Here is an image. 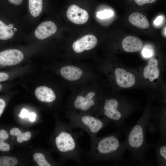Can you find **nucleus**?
I'll use <instances>...</instances> for the list:
<instances>
[{
  "mask_svg": "<svg viewBox=\"0 0 166 166\" xmlns=\"http://www.w3.org/2000/svg\"><path fill=\"white\" fill-rule=\"evenodd\" d=\"M148 97L140 117L134 125L124 130L125 137L123 143L131 154L133 165L137 161L140 165L146 164V154L152 145L147 143V131L154 132L158 129L160 106L155 105V100L151 95L148 94Z\"/></svg>",
  "mask_w": 166,
  "mask_h": 166,
  "instance_id": "f257e3e1",
  "label": "nucleus"
},
{
  "mask_svg": "<svg viewBox=\"0 0 166 166\" xmlns=\"http://www.w3.org/2000/svg\"><path fill=\"white\" fill-rule=\"evenodd\" d=\"M121 130L118 129L108 135L90 138V148L86 157L90 161H111L116 165L121 164L126 150L120 140Z\"/></svg>",
  "mask_w": 166,
  "mask_h": 166,
  "instance_id": "f03ea898",
  "label": "nucleus"
},
{
  "mask_svg": "<svg viewBox=\"0 0 166 166\" xmlns=\"http://www.w3.org/2000/svg\"><path fill=\"white\" fill-rule=\"evenodd\" d=\"M102 98L95 116L109 119L120 129L126 120L140 108L137 100L118 93Z\"/></svg>",
  "mask_w": 166,
  "mask_h": 166,
  "instance_id": "7ed1b4c3",
  "label": "nucleus"
},
{
  "mask_svg": "<svg viewBox=\"0 0 166 166\" xmlns=\"http://www.w3.org/2000/svg\"><path fill=\"white\" fill-rule=\"evenodd\" d=\"M154 56L137 69L141 83L145 90L152 91L153 93L152 95L156 96L166 92L164 78L166 65Z\"/></svg>",
  "mask_w": 166,
  "mask_h": 166,
  "instance_id": "20e7f679",
  "label": "nucleus"
},
{
  "mask_svg": "<svg viewBox=\"0 0 166 166\" xmlns=\"http://www.w3.org/2000/svg\"><path fill=\"white\" fill-rule=\"evenodd\" d=\"M109 66V76L114 88L113 93L134 88L145 90L141 83L137 68L129 67L118 62Z\"/></svg>",
  "mask_w": 166,
  "mask_h": 166,
  "instance_id": "39448f33",
  "label": "nucleus"
},
{
  "mask_svg": "<svg viewBox=\"0 0 166 166\" xmlns=\"http://www.w3.org/2000/svg\"><path fill=\"white\" fill-rule=\"evenodd\" d=\"M72 128L69 124L62 123L61 129L55 138V144L65 161L70 160L80 164L82 150L78 143V135Z\"/></svg>",
  "mask_w": 166,
  "mask_h": 166,
  "instance_id": "423d86ee",
  "label": "nucleus"
},
{
  "mask_svg": "<svg viewBox=\"0 0 166 166\" xmlns=\"http://www.w3.org/2000/svg\"><path fill=\"white\" fill-rule=\"evenodd\" d=\"M73 128H78L87 133L90 137L97 136L99 132L110 125L109 119L89 114H69L66 115Z\"/></svg>",
  "mask_w": 166,
  "mask_h": 166,
  "instance_id": "0eeeda50",
  "label": "nucleus"
},
{
  "mask_svg": "<svg viewBox=\"0 0 166 166\" xmlns=\"http://www.w3.org/2000/svg\"><path fill=\"white\" fill-rule=\"evenodd\" d=\"M23 58V54L17 49H7L0 51V68L17 65Z\"/></svg>",
  "mask_w": 166,
  "mask_h": 166,
  "instance_id": "6e6552de",
  "label": "nucleus"
},
{
  "mask_svg": "<svg viewBox=\"0 0 166 166\" xmlns=\"http://www.w3.org/2000/svg\"><path fill=\"white\" fill-rule=\"evenodd\" d=\"M66 15L70 21L78 25L84 24L89 18V14L86 10L75 5H72L68 8Z\"/></svg>",
  "mask_w": 166,
  "mask_h": 166,
  "instance_id": "1a4fd4ad",
  "label": "nucleus"
},
{
  "mask_svg": "<svg viewBox=\"0 0 166 166\" xmlns=\"http://www.w3.org/2000/svg\"><path fill=\"white\" fill-rule=\"evenodd\" d=\"M97 43V40L93 35L88 34L74 42L72 45L73 50L77 53H81L94 48Z\"/></svg>",
  "mask_w": 166,
  "mask_h": 166,
  "instance_id": "9d476101",
  "label": "nucleus"
},
{
  "mask_svg": "<svg viewBox=\"0 0 166 166\" xmlns=\"http://www.w3.org/2000/svg\"><path fill=\"white\" fill-rule=\"evenodd\" d=\"M57 30V26L54 23L50 21H45L37 27L34 34L38 39L43 40L54 34Z\"/></svg>",
  "mask_w": 166,
  "mask_h": 166,
  "instance_id": "9b49d317",
  "label": "nucleus"
},
{
  "mask_svg": "<svg viewBox=\"0 0 166 166\" xmlns=\"http://www.w3.org/2000/svg\"><path fill=\"white\" fill-rule=\"evenodd\" d=\"M142 41L136 37L128 36L123 40L121 46L123 50L128 53H133L141 50L143 47Z\"/></svg>",
  "mask_w": 166,
  "mask_h": 166,
  "instance_id": "f8f14e48",
  "label": "nucleus"
},
{
  "mask_svg": "<svg viewBox=\"0 0 166 166\" xmlns=\"http://www.w3.org/2000/svg\"><path fill=\"white\" fill-rule=\"evenodd\" d=\"M155 151L157 165L166 166V139L160 138L156 144H152Z\"/></svg>",
  "mask_w": 166,
  "mask_h": 166,
  "instance_id": "ddd939ff",
  "label": "nucleus"
},
{
  "mask_svg": "<svg viewBox=\"0 0 166 166\" xmlns=\"http://www.w3.org/2000/svg\"><path fill=\"white\" fill-rule=\"evenodd\" d=\"M35 95L38 100L45 102H51L56 98V95L52 89L46 86H40L36 88Z\"/></svg>",
  "mask_w": 166,
  "mask_h": 166,
  "instance_id": "4468645a",
  "label": "nucleus"
},
{
  "mask_svg": "<svg viewBox=\"0 0 166 166\" xmlns=\"http://www.w3.org/2000/svg\"><path fill=\"white\" fill-rule=\"evenodd\" d=\"M61 76L65 79L70 81L78 80L82 74V70L79 68L73 65L65 66L60 71Z\"/></svg>",
  "mask_w": 166,
  "mask_h": 166,
  "instance_id": "2eb2a0df",
  "label": "nucleus"
},
{
  "mask_svg": "<svg viewBox=\"0 0 166 166\" xmlns=\"http://www.w3.org/2000/svg\"><path fill=\"white\" fill-rule=\"evenodd\" d=\"M128 20L132 24L140 28L146 29L149 26L147 18L140 13L135 12L129 16Z\"/></svg>",
  "mask_w": 166,
  "mask_h": 166,
  "instance_id": "dca6fc26",
  "label": "nucleus"
},
{
  "mask_svg": "<svg viewBox=\"0 0 166 166\" xmlns=\"http://www.w3.org/2000/svg\"><path fill=\"white\" fill-rule=\"evenodd\" d=\"M166 104H160V109L158 129L160 139H166Z\"/></svg>",
  "mask_w": 166,
  "mask_h": 166,
  "instance_id": "f3484780",
  "label": "nucleus"
},
{
  "mask_svg": "<svg viewBox=\"0 0 166 166\" xmlns=\"http://www.w3.org/2000/svg\"><path fill=\"white\" fill-rule=\"evenodd\" d=\"M14 27L13 24L6 25L0 20V39L6 40L12 38L14 35L12 29Z\"/></svg>",
  "mask_w": 166,
  "mask_h": 166,
  "instance_id": "a211bd4d",
  "label": "nucleus"
},
{
  "mask_svg": "<svg viewBox=\"0 0 166 166\" xmlns=\"http://www.w3.org/2000/svg\"><path fill=\"white\" fill-rule=\"evenodd\" d=\"M42 0H29L30 12L34 17L39 15L42 11Z\"/></svg>",
  "mask_w": 166,
  "mask_h": 166,
  "instance_id": "6ab92c4d",
  "label": "nucleus"
},
{
  "mask_svg": "<svg viewBox=\"0 0 166 166\" xmlns=\"http://www.w3.org/2000/svg\"><path fill=\"white\" fill-rule=\"evenodd\" d=\"M10 134L12 136H17V140L19 143H21L24 141L29 140L31 136V133L27 131L22 133L20 130L17 128H14L10 131Z\"/></svg>",
  "mask_w": 166,
  "mask_h": 166,
  "instance_id": "aec40b11",
  "label": "nucleus"
},
{
  "mask_svg": "<svg viewBox=\"0 0 166 166\" xmlns=\"http://www.w3.org/2000/svg\"><path fill=\"white\" fill-rule=\"evenodd\" d=\"M9 137V133L6 130L4 129L0 130V151L7 152L10 150V146L5 142Z\"/></svg>",
  "mask_w": 166,
  "mask_h": 166,
  "instance_id": "412c9836",
  "label": "nucleus"
},
{
  "mask_svg": "<svg viewBox=\"0 0 166 166\" xmlns=\"http://www.w3.org/2000/svg\"><path fill=\"white\" fill-rule=\"evenodd\" d=\"M18 162L17 159L14 157L6 156L0 157V166H14Z\"/></svg>",
  "mask_w": 166,
  "mask_h": 166,
  "instance_id": "4be33fe9",
  "label": "nucleus"
},
{
  "mask_svg": "<svg viewBox=\"0 0 166 166\" xmlns=\"http://www.w3.org/2000/svg\"><path fill=\"white\" fill-rule=\"evenodd\" d=\"M33 158L39 166H51L46 160L44 155L41 153H36L33 155Z\"/></svg>",
  "mask_w": 166,
  "mask_h": 166,
  "instance_id": "5701e85b",
  "label": "nucleus"
},
{
  "mask_svg": "<svg viewBox=\"0 0 166 166\" xmlns=\"http://www.w3.org/2000/svg\"><path fill=\"white\" fill-rule=\"evenodd\" d=\"M141 54L145 58L149 59L155 55V51L153 47L150 45H146L142 49Z\"/></svg>",
  "mask_w": 166,
  "mask_h": 166,
  "instance_id": "b1692460",
  "label": "nucleus"
},
{
  "mask_svg": "<svg viewBox=\"0 0 166 166\" xmlns=\"http://www.w3.org/2000/svg\"><path fill=\"white\" fill-rule=\"evenodd\" d=\"M114 15L113 12L111 10H105L98 12L97 16L100 19H104L110 18Z\"/></svg>",
  "mask_w": 166,
  "mask_h": 166,
  "instance_id": "393cba45",
  "label": "nucleus"
},
{
  "mask_svg": "<svg viewBox=\"0 0 166 166\" xmlns=\"http://www.w3.org/2000/svg\"><path fill=\"white\" fill-rule=\"evenodd\" d=\"M9 78V76L7 73L0 72V83L7 81Z\"/></svg>",
  "mask_w": 166,
  "mask_h": 166,
  "instance_id": "a878e982",
  "label": "nucleus"
},
{
  "mask_svg": "<svg viewBox=\"0 0 166 166\" xmlns=\"http://www.w3.org/2000/svg\"><path fill=\"white\" fill-rule=\"evenodd\" d=\"M156 0H135L136 2L140 6L145 4L151 3L155 2Z\"/></svg>",
  "mask_w": 166,
  "mask_h": 166,
  "instance_id": "bb28decb",
  "label": "nucleus"
},
{
  "mask_svg": "<svg viewBox=\"0 0 166 166\" xmlns=\"http://www.w3.org/2000/svg\"><path fill=\"white\" fill-rule=\"evenodd\" d=\"M6 106V102L5 100L0 97V117L3 112Z\"/></svg>",
  "mask_w": 166,
  "mask_h": 166,
  "instance_id": "cd10ccee",
  "label": "nucleus"
},
{
  "mask_svg": "<svg viewBox=\"0 0 166 166\" xmlns=\"http://www.w3.org/2000/svg\"><path fill=\"white\" fill-rule=\"evenodd\" d=\"M29 112L28 110L25 108L22 109L19 115V116L22 118H27L28 117Z\"/></svg>",
  "mask_w": 166,
  "mask_h": 166,
  "instance_id": "c85d7f7f",
  "label": "nucleus"
},
{
  "mask_svg": "<svg viewBox=\"0 0 166 166\" xmlns=\"http://www.w3.org/2000/svg\"><path fill=\"white\" fill-rule=\"evenodd\" d=\"M163 19L162 16H159L157 17L156 19L154 21V24L156 25H159L162 23Z\"/></svg>",
  "mask_w": 166,
  "mask_h": 166,
  "instance_id": "c756f323",
  "label": "nucleus"
},
{
  "mask_svg": "<svg viewBox=\"0 0 166 166\" xmlns=\"http://www.w3.org/2000/svg\"><path fill=\"white\" fill-rule=\"evenodd\" d=\"M36 117V115L34 113H29L28 118L31 121L33 122L35 121Z\"/></svg>",
  "mask_w": 166,
  "mask_h": 166,
  "instance_id": "7c9ffc66",
  "label": "nucleus"
},
{
  "mask_svg": "<svg viewBox=\"0 0 166 166\" xmlns=\"http://www.w3.org/2000/svg\"><path fill=\"white\" fill-rule=\"evenodd\" d=\"M23 0H8L12 4L16 5H19L22 2Z\"/></svg>",
  "mask_w": 166,
  "mask_h": 166,
  "instance_id": "2f4dec72",
  "label": "nucleus"
},
{
  "mask_svg": "<svg viewBox=\"0 0 166 166\" xmlns=\"http://www.w3.org/2000/svg\"><path fill=\"white\" fill-rule=\"evenodd\" d=\"M3 85L0 83V92L2 91L3 88Z\"/></svg>",
  "mask_w": 166,
  "mask_h": 166,
  "instance_id": "473e14b6",
  "label": "nucleus"
},
{
  "mask_svg": "<svg viewBox=\"0 0 166 166\" xmlns=\"http://www.w3.org/2000/svg\"><path fill=\"white\" fill-rule=\"evenodd\" d=\"M14 31H16L17 30V29L16 28H14Z\"/></svg>",
  "mask_w": 166,
  "mask_h": 166,
  "instance_id": "72a5a7b5",
  "label": "nucleus"
}]
</instances>
